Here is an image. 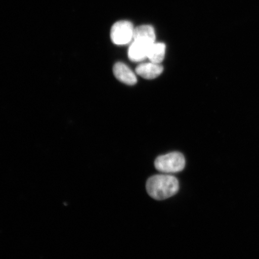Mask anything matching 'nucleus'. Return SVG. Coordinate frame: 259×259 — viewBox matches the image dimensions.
<instances>
[{
    "instance_id": "7",
    "label": "nucleus",
    "mask_w": 259,
    "mask_h": 259,
    "mask_svg": "<svg viewBox=\"0 0 259 259\" xmlns=\"http://www.w3.org/2000/svg\"><path fill=\"white\" fill-rule=\"evenodd\" d=\"M133 40L144 42L150 45L153 44L155 42L154 28L148 25H141L135 28Z\"/></svg>"
},
{
    "instance_id": "3",
    "label": "nucleus",
    "mask_w": 259,
    "mask_h": 259,
    "mask_svg": "<svg viewBox=\"0 0 259 259\" xmlns=\"http://www.w3.org/2000/svg\"><path fill=\"white\" fill-rule=\"evenodd\" d=\"M135 28L131 22L121 21L116 22L111 28V38L113 44L127 45L134 39Z\"/></svg>"
},
{
    "instance_id": "5",
    "label": "nucleus",
    "mask_w": 259,
    "mask_h": 259,
    "mask_svg": "<svg viewBox=\"0 0 259 259\" xmlns=\"http://www.w3.org/2000/svg\"><path fill=\"white\" fill-rule=\"evenodd\" d=\"M163 67L160 64L154 63H141L136 68L138 75L146 79H153L163 72Z\"/></svg>"
},
{
    "instance_id": "2",
    "label": "nucleus",
    "mask_w": 259,
    "mask_h": 259,
    "mask_svg": "<svg viewBox=\"0 0 259 259\" xmlns=\"http://www.w3.org/2000/svg\"><path fill=\"white\" fill-rule=\"evenodd\" d=\"M155 168L158 171L166 174L180 172L186 166V160L184 155L178 152L162 155L158 157L154 162Z\"/></svg>"
},
{
    "instance_id": "8",
    "label": "nucleus",
    "mask_w": 259,
    "mask_h": 259,
    "mask_svg": "<svg viewBox=\"0 0 259 259\" xmlns=\"http://www.w3.org/2000/svg\"><path fill=\"white\" fill-rule=\"evenodd\" d=\"M165 53H166V45L163 43H154L149 48L147 58L150 62L160 64L163 61Z\"/></svg>"
},
{
    "instance_id": "4",
    "label": "nucleus",
    "mask_w": 259,
    "mask_h": 259,
    "mask_svg": "<svg viewBox=\"0 0 259 259\" xmlns=\"http://www.w3.org/2000/svg\"><path fill=\"white\" fill-rule=\"evenodd\" d=\"M113 72L116 79L128 85H134L137 83V77L127 65L118 62L113 67Z\"/></svg>"
},
{
    "instance_id": "1",
    "label": "nucleus",
    "mask_w": 259,
    "mask_h": 259,
    "mask_svg": "<svg viewBox=\"0 0 259 259\" xmlns=\"http://www.w3.org/2000/svg\"><path fill=\"white\" fill-rule=\"evenodd\" d=\"M179 182L170 174L155 175L148 178L146 184L147 193L152 198L162 200L176 195L179 190Z\"/></svg>"
},
{
    "instance_id": "6",
    "label": "nucleus",
    "mask_w": 259,
    "mask_h": 259,
    "mask_svg": "<svg viewBox=\"0 0 259 259\" xmlns=\"http://www.w3.org/2000/svg\"><path fill=\"white\" fill-rule=\"evenodd\" d=\"M151 45L134 40L128 51L129 60L133 62H141L145 60L147 58L148 50Z\"/></svg>"
}]
</instances>
